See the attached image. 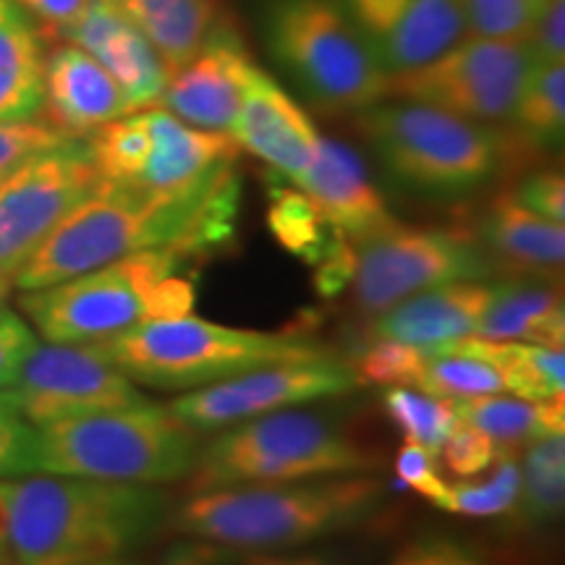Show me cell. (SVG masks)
<instances>
[{
    "label": "cell",
    "mask_w": 565,
    "mask_h": 565,
    "mask_svg": "<svg viewBox=\"0 0 565 565\" xmlns=\"http://www.w3.org/2000/svg\"><path fill=\"white\" fill-rule=\"evenodd\" d=\"M238 194L233 162L175 192L100 181L19 267L13 288L38 291L162 246L202 257L233 236Z\"/></svg>",
    "instance_id": "obj_1"
},
{
    "label": "cell",
    "mask_w": 565,
    "mask_h": 565,
    "mask_svg": "<svg viewBox=\"0 0 565 565\" xmlns=\"http://www.w3.org/2000/svg\"><path fill=\"white\" fill-rule=\"evenodd\" d=\"M13 565H89L126 557L168 524L166 492L145 484L26 475L0 479Z\"/></svg>",
    "instance_id": "obj_2"
},
{
    "label": "cell",
    "mask_w": 565,
    "mask_h": 565,
    "mask_svg": "<svg viewBox=\"0 0 565 565\" xmlns=\"http://www.w3.org/2000/svg\"><path fill=\"white\" fill-rule=\"evenodd\" d=\"M385 500L383 479L322 477L194 492L168 521L189 540L246 553H286L366 524Z\"/></svg>",
    "instance_id": "obj_3"
},
{
    "label": "cell",
    "mask_w": 565,
    "mask_h": 565,
    "mask_svg": "<svg viewBox=\"0 0 565 565\" xmlns=\"http://www.w3.org/2000/svg\"><path fill=\"white\" fill-rule=\"evenodd\" d=\"M186 254L145 249L97 270L21 291L19 309L47 343H100L134 324L192 315L194 282L183 278Z\"/></svg>",
    "instance_id": "obj_4"
},
{
    "label": "cell",
    "mask_w": 565,
    "mask_h": 565,
    "mask_svg": "<svg viewBox=\"0 0 565 565\" xmlns=\"http://www.w3.org/2000/svg\"><path fill=\"white\" fill-rule=\"evenodd\" d=\"M131 383L189 393L259 366L333 356L307 335L228 328L202 317H162L97 343Z\"/></svg>",
    "instance_id": "obj_5"
},
{
    "label": "cell",
    "mask_w": 565,
    "mask_h": 565,
    "mask_svg": "<svg viewBox=\"0 0 565 565\" xmlns=\"http://www.w3.org/2000/svg\"><path fill=\"white\" fill-rule=\"evenodd\" d=\"M200 435L152 401L34 429V475L171 484L192 475Z\"/></svg>",
    "instance_id": "obj_6"
},
{
    "label": "cell",
    "mask_w": 565,
    "mask_h": 565,
    "mask_svg": "<svg viewBox=\"0 0 565 565\" xmlns=\"http://www.w3.org/2000/svg\"><path fill=\"white\" fill-rule=\"evenodd\" d=\"M356 129L393 181L427 196L475 192L511 152L505 134L490 124L398 97L359 110Z\"/></svg>",
    "instance_id": "obj_7"
},
{
    "label": "cell",
    "mask_w": 565,
    "mask_h": 565,
    "mask_svg": "<svg viewBox=\"0 0 565 565\" xmlns=\"http://www.w3.org/2000/svg\"><path fill=\"white\" fill-rule=\"evenodd\" d=\"M372 469H377V456L343 424L324 414L282 408L221 429L196 454L189 487L204 492L366 475Z\"/></svg>",
    "instance_id": "obj_8"
},
{
    "label": "cell",
    "mask_w": 565,
    "mask_h": 565,
    "mask_svg": "<svg viewBox=\"0 0 565 565\" xmlns=\"http://www.w3.org/2000/svg\"><path fill=\"white\" fill-rule=\"evenodd\" d=\"M265 38L303 95L328 113H359L387 100L391 76L380 68L341 0H270Z\"/></svg>",
    "instance_id": "obj_9"
},
{
    "label": "cell",
    "mask_w": 565,
    "mask_h": 565,
    "mask_svg": "<svg viewBox=\"0 0 565 565\" xmlns=\"http://www.w3.org/2000/svg\"><path fill=\"white\" fill-rule=\"evenodd\" d=\"M353 299L366 315L385 312L408 296L461 280H484L494 270L477 236L437 225L398 221L351 242Z\"/></svg>",
    "instance_id": "obj_10"
},
{
    "label": "cell",
    "mask_w": 565,
    "mask_h": 565,
    "mask_svg": "<svg viewBox=\"0 0 565 565\" xmlns=\"http://www.w3.org/2000/svg\"><path fill=\"white\" fill-rule=\"evenodd\" d=\"M532 68L526 42L463 38L424 66L391 76L387 97L492 126L508 121Z\"/></svg>",
    "instance_id": "obj_11"
},
{
    "label": "cell",
    "mask_w": 565,
    "mask_h": 565,
    "mask_svg": "<svg viewBox=\"0 0 565 565\" xmlns=\"http://www.w3.org/2000/svg\"><path fill=\"white\" fill-rule=\"evenodd\" d=\"M97 183L100 175L84 139L32 154L6 173L0 179V273L13 278Z\"/></svg>",
    "instance_id": "obj_12"
},
{
    "label": "cell",
    "mask_w": 565,
    "mask_h": 565,
    "mask_svg": "<svg viewBox=\"0 0 565 565\" xmlns=\"http://www.w3.org/2000/svg\"><path fill=\"white\" fill-rule=\"evenodd\" d=\"M359 387L356 372L335 356L259 366L223 383L181 393L171 412L196 435L221 433L257 416L341 398Z\"/></svg>",
    "instance_id": "obj_13"
},
{
    "label": "cell",
    "mask_w": 565,
    "mask_h": 565,
    "mask_svg": "<svg viewBox=\"0 0 565 565\" xmlns=\"http://www.w3.org/2000/svg\"><path fill=\"white\" fill-rule=\"evenodd\" d=\"M6 391L34 429L150 401L97 343H38Z\"/></svg>",
    "instance_id": "obj_14"
},
{
    "label": "cell",
    "mask_w": 565,
    "mask_h": 565,
    "mask_svg": "<svg viewBox=\"0 0 565 565\" xmlns=\"http://www.w3.org/2000/svg\"><path fill=\"white\" fill-rule=\"evenodd\" d=\"M387 76L419 68L466 38L461 0H341Z\"/></svg>",
    "instance_id": "obj_15"
},
{
    "label": "cell",
    "mask_w": 565,
    "mask_h": 565,
    "mask_svg": "<svg viewBox=\"0 0 565 565\" xmlns=\"http://www.w3.org/2000/svg\"><path fill=\"white\" fill-rule=\"evenodd\" d=\"M257 68L236 30L223 21L200 51L168 76L158 108L196 129L231 134Z\"/></svg>",
    "instance_id": "obj_16"
},
{
    "label": "cell",
    "mask_w": 565,
    "mask_h": 565,
    "mask_svg": "<svg viewBox=\"0 0 565 565\" xmlns=\"http://www.w3.org/2000/svg\"><path fill=\"white\" fill-rule=\"evenodd\" d=\"M58 40L74 42L100 63L121 87L131 113L158 108L171 71L113 0H89L87 11Z\"/></svg>",
    "instance_id": "obj_17"
},
{
    "label": "cell",
    "mask_w": 565,
    "mask_h": 565,
    "mask_svg": "<svg viewBox=\"0 0 565 565\" xmlns=\"http://www.w3.org/2000/svg\"><path fill=\"white\" fill-rule=\"evenodd\" d=\"M231 139L238 150L265 160L275 173L296 181L317 152V134L307 110L263 68L254 71Z\"/></svg>",
    "instance_id": "obj_18"
},
{
    "label": "cell",
    "mask_w": 565,
    "mask_h": 565,
    "mask_svg": "<svg viewBox=\"0 0 565 565\" xmlns=\"http://www.w3.org/2000/svg\"><path fill=\"white\" fill-rule=\"evenodd\" d=\"M129 113L121 87L87 51L74 42H51L45 53L42 121L66 137L84 139Z\"/></svg>",
    "instance_id": "obj_19"
},
{
    "label": "cell",
    "mask_w": 565,
    "mask_h": 565,
    "mask_svg": "<svg viewBox=\"0 0 565 565\" xmlns=\"http://www.w3.org/2000/svg\"><path fill=\"white\" fill-rule=\"evenodd\" d=\"M291 183L309 196L324 223L349 242L395 221L364 160L338 139L320 137L309 168Z\"/></svg>",
    "instance_id": "obj_20"
},
{
    "label": "cell",
    "mask_w": 565,
    "mask_h": 565,
    "mask_svg": "<svg viewBox=\"0 0 565 565\" xmlns=\"http://www.w3.org/2000/svg\"><path fill=\"white\" fill-rule=\"evenodd\" d=\"M490 294L492 286L482 280L429 288L374 315L377 320H374L372 333L374 338L408 343L424 351L475 338Z\"/></svg>",
    "instance_id": "obj_21"
},
{
    "label": "cell",
    "mask_w": 565,
    "mask_h": 565,
    "mask_svg": "<svg viewBox=\"0 0 565 565\" xmlns=\"http://www.w3.org/2000/svg\"><path fill=\"white\" fill-rule=\"evenodd\" d=\"M479 244L490 254L494 270L553 275L565 263V228L500 192L479 221Z\"/></svg>",
    "instance_id": "obj_22"
},
{
    "label": "cell",
    "mask_w": 565,
    "mask_h": 565,
    "mask_svg": "<svg viewBox=\"0 0 565 565\" xmlns=\"http://www.w3.org/2000/svg\"><path fill=\"white\" fill-rule=\"evenodd\" d=\"M147 124H150L152 147L145 171L134 181L137 186L152 192H175L192 186L225 162L236 160L238 147L231 134L196 129L162 108H147Z\"/></svg>",
    "instance_id": "obj_23"
},
{
    "label": "cell",
    "mask_w": 565,
    "mask_h": 565,
    "mask_svg": "<svg viewBox=\"0 0 565 565\" xmlns=\"http://www.w3.org/2000/svg\"><path fill=\"white\" fill-rule=\"evenodd\" d=\"M47 40L19 9L0 0V124L38 121L45 92Z\"/></svg>",
    "instance_id": "obj_24"
},
{
    "label": "cell",
    "mask_w": 565,
    "mask_h": 565,
    "mask_svg": "<svg viewBox=\"0 0 565 565\" xmlns=\"http://www.w3.org/2000/svg\"><path fill=\"white\" fill-rule=\"evenodd\" d=\"M475 338L484 341H521L563 349L565 307L563 296L542 282L503 280L492 282L490 301L479 320Z\"/></svg>",
    "instance_id": "obj_25"
},
{
    "label": "cell",
    "mask_w": 565,
    "mask_h": 565,
    "mask_svg": "<svg viewBox=\"0 0 565 565\" xmlns=\"http://www.w3.org/2000/svg\"><path fill=\"white\" fill-rule=\"evenodd\" d=\"M152 42L168 71L181 68L223 24L221 0H113Z\"/></svg>",
    "instance_id": "obj_26"
},
{
    "label": "cell",
    "mask_w": 565,
    "mask_h": 565,
    "mask_svg": "<svg viewBox=\"0 0 565 565\" xmlns=\"http://www.w3.org/2000/svg\"><path fill=\"white\" fill-rule=\"evenodd\" d=\"M429 351H456L477 356L492 366L503 380L505 391L526 401H563L565 393V353L563 349L521 341H484L463 338L450 345Z\"/></svg>",
    "instance_id": "obj_27"
},
{
    "label": "cell",
    "mask_w": 565,
    "mask_h": 565,
    "mask_svg": "<svg viewBox=\"0 0 565 565\" xmlns=\"http://www.w3.org/2000/svg\"><path fill=\"white\" fill-rule=\"evenodd\" d=\"M456 414L463 424L482 429L492 437L503 456L526 450L536 440L565 433L563 401H526L519 395L494 393L479 398L456 401Z\"/></svg>",
    "instance_id": "obj_28"
},
{
    "label": "cell",
    "mask_w": 565,
    "mask_h": 565,
    "mask_svg": "<svg viewBox=\"0 0 565 565\" xmlns=\"http://www.w3.org/2000/svg\"><path fill=\"white\" fill-rule=\"evenodd\" d=\"M508 124L515 141L532 152H561L565 134V63L532 68Z\"/></svg>",
    "instance_id": "obj_29"
},
{
    "label": "cell",
    "mask_w": 565,
    "mask_h": 565,
    "mask_svg": "<svg viewBox=\"0 0 565 565\" xmlns=\"http://www.w3.org/2000/svg\"><path fill=\"white\" fill-rule=\"evenodd\" d=\"M519 466L521 490L511 513L526 529L553 526L565 503V433L529 445Z\"/></svg>",
    "instance_id": "obj_30"
},
{
    "label": "cell",
    "mask_w": 565,
    "mask_h": 565,
    "mask_svg": "<svg viewBox=\"0 0 565 565\" xmlns=\"http://www.w3.org/2000/svg\"><path fill=\"white\" fill-rule=\"evenodd\" d=\"M267 225H270L273 236L278 238L282 249L307 259L309 265H320L330 249L343 238L324 223V217L309 202V196L296 186L273 189Z\"/></svg>",
    "instance_id": "obj_31"
},
{
    "label": "cell",
    "mask_w": 565,
    "mask_h": 565,
    "mask_svg": "<svg viewBox=\"0 0 565 565\" xmlns=\"http://www.w3.org/2000/svg\"><path fill=\"white\" fill-rule=\"evenodd\" d=\"M87 141L89 158L95 162V171L100 181L134 183L145 171V162L150 158V124H147V110L129 113V116L116 118V121L100 126L84 137Z\"/></svg>",
    "instance_id": "obj_32"
},
{
    "label": "cell",
    "mask_w": 565,
    "mask_h": 565,
    "mask_svg": "<svg viewBox=\"0 0 565 565\" xmlns=\"http://www.w3.org/2000/svg\"><path fill=\"white\" fill-rule=\"evenodd\" d=\"M383 412L406 443L422 445L433 456H440L445 440L461 424L454 401L435 398L414 387H387L383 395Z\"/></svg>",
    "instance_id": "obj_33"
},
{
    "label": "cell",
    "mask_w": 565,
    "mask_h": 565,
    "mask_svg": "<svg viewBox=\"0 0 565 565\" xmlns=\"http://www.w3.org/2000/svg\"><path fill=\"white\" fill-rule=\"evenodd\" d=\"M412 387L419 393L435 395V398L454 401V404L466 398H479V395L505 393L503 380L490 364L456 351H424Z\"/></svg>",
    "instance_id": "obj_34"
},
{
    "label": "cell",
    "mask_w": 565,
    "mask_h": 565,
    "mask_svg": "<svg viewBox=\"0 0 565 565\" xmlns=\"http://www.w3.org/2000/svg\"><path fill=\"white\" fill-rule=\"evenodd\" d=\"M521 490V466L511 456H500L482 482H456L445 487L437 508L448 513L471 515V519H492V515H508L513 511Z\"/></svg>",
    "instance_id": "obj_35"
},
{
    "label": "cell",
    "mask_w": 565,
    "mask_h": 565,
    "mask_svg": "<svg viewBox=\"0 0 565 565\" xmlns=\"http://www.w3.org/2000/svg\"><path fill=\"white\" fill-rule=\"evenodd\" d=\"M466 38L526 42L534 24L529 0H461Z\"/></svg>",
    "instance_id": "obj_36"
},
{
    "label": "cell",
    "mask_w": 565,
    "mask_h": 565,
    "mask_svg": "<svg viewBox=\"0 0 565 565\" xmlns=\"http://www.w3.org/2000/svg\"><path fill=\"white\" fill-rule=\"evenodd\" d=\"M424 359V349L416 345L374 338L366 349L359 353L351 370L356 372L359 383L383 385V387H412L416 372Z\"/></svg>",
    "instance_id": "obj_37"
},
{
    "label": "cell",
    "mask_w": 565,
    "mask_h": 565,
    "mask_svg": "<svg viewBox=\"0 0 565 565\" xmlns=\"http://www.w3.org/2000/svg\"><path fill=\"white\" fill-rule=\"evenodd\" d=\"M34 475V427L0 391V479Z\"/></svg>",
    "instance_id": "obj_38"
},
{
    "label": "cell",
    "mask_w": 565,
    "mask_h": 565,
    "mask_svg": "<svg viewBox=\"0 0 565 565\" xmlns=\"http://www.w3.org/2000/svg\"><path fill=\"white\" fill-rule=\"evenodd\" d=\"M503 456L498 450V445L492 443L490 435H484L482 429L471 427V424H458L454 435L448 437L443 445L440 456L445 469L454 471L461 479H475L484 471L492 469V463Z\"/></svg>",
    "instance_id": "obj_39"
},
{
    "label": "cell",
    "mask_w": 565,
    "mask_h": 565,
    "mask_svg": "<svg viewBox=\"0 0 565 565\" xmlns=\"http://www.w3.org/2000/svg\"><path fill=\"white\" fill-rule=\"evenodd\" d=\"M74 137L53 129L42 118L38 121H19V124H0V179L11 173L13 168L21 166L32 154L58 147L63 141Z\"/></svg>",
    "instance_id": "obj_40"
},
{
    "label": "cell",
    "mask_w": 565,
    "mask_h": 565,
    "mask_svg": "<svg viewBox=\"0 0 565 565\" xmlns=\"http://www.w3.org/2000/svg\"><path fill=\"white\" fill-rule=\"evenodd\" d=\"M391 565H494L492 561L466 545L461 540L445 534H424L398 550Z\"/></svg>",
    "instance_id": "obj_41"
},
{
    "label": "cell",
    "mask_w": 565,
    "mask_h": 565,
    "mask_svg": "<svg viewBox=\"0 0 565 565\" xmlns=\"http://www.w3.org/2000/svg\"><path fill=\"white\" fill-rule=\"evenodd\" d=\"M38 343L40 338L24 317L11 312L9 307L0 309V391L17 383L21 366L32 356Z\"/></svg>",
    "instance_id": "obj_42"
},
{
    "label": "cell",
    "mask_w": 565,
    "mask_h": 565,
    "mask_svg": "<svg viewBox=\"0 0 565 565\" xmlns=\"http://www.w3.org/2000/svg\"><path fill=\"white\" fill-rule=\"evenodd\" d=\"M515 202L524 204L526 210L547 221L565 225V179L563 171L555 168H542V171L529 173L511 189Z\"/></svg>",
    "instance_id": "obj_43"
},
{
    "label": "cell",
    "mask_w": 565,
    "mask_h": 565,
    "mask_svg": "<svg viewBox=\"0 0 565 565\" xmlns=\"http://www.w3.org/2000/svg\"><path fill=\"white\" fill-rule=\"evenodd\" d=\"M529 53H532V66H550V63H563L565 58V0H547L536 11L532 32H529Z\"/></svg>",
    "instance_id": "obj_44"
},
{
    "label": "cell",
    "mask_w": 565,
    "mask_h": 565,
    "mask_svg": "<svg viewBox=\"0 0 565 565\" xmlns=\"http://www.w3.org/2000/svg\"><path fill=\"white\" fill-rule=\"evenodd\" d=\"M171 565H202L200 545L175 553ZM223 565H349L338 553H246V550L225 547Z\"/></svg>",
    "instance_id": "obj_45"
},
{
    "label": "cell",
    "mask_w": 565,
    "mask_h": 565,
    "mask_svg": "<svg viewBox=\"0 0 565 565\" xmlns=\"http://www.w3.org/2000/svg\"><path fill=\"white\" fill-rule=\"evenodd\" d=\"M393 469L401 482L419 492L422 498L433 500V503L440 498L445 487H448V482H445L440 475V469H437V456L424 450L422 445L404 443V448L395 456Z\"/></svg>",
    "instance_id": "obj_46"
},
{
    "label": "cell",
    "mask_w": 565,
    "mask_h": 565,
    "mask_svg": "<svg viewBox=\"0 0 565 565\" xmlns=\"http://www.w3.org/2000/svg\"><path fill=\"white\" fill-rule=\"evenodd\" d=\"M17 6L40 26L47 42H55L74 21H79L89 0H17Z\"/></svg>",
    "instance_id": "obj_47"
},
{
    "label": "cell",
    "mask_w": 565,
    "mask_h": 565,
    "mask_svg": "<svg viewBox=\"0 0 565 565\" xmlns=\"http://www.w3.org/2000/svg\"><path fill=\"white\" fill-rule=\"evenodd\" d=\"M11 291H13V278H11V275L0 273V309H6Z\"/></svg>",
    "instance_id": "obj_48"
},
{
    "label": "cell",
    "mask_w": 565,
    "mask_h": 565,
    "mask_svg": "<svg viewBox=\"0 0 565 565\" xmlns=\"http://www.w3.org/2000/svg\"><path fill=\"white\" fill-rule=\"evenodd\" d=\"M6 553V503H3V490H0V555Z\"/></svg>",
    "instance_id": "obj_49"
},
{
    "label": "cell",
    "mask_w": 565,
    "mask_h": 565,
    "mask_svg": "<svg viewBox=\"0 0 565 565\" xmlns=\"http://www.w3.org/2000/svg\"><path fill=\"white\" fill-rule=\"evenodd\" d=\"M89 565H141V563L129 561V557H113V561H100V563H89Z\"/></svg>",
    "instance_id": "obj_50"
},
{
    "label": "cell",
    "mask_w": 565,
    "mask_h": 565,
    "mask_svg": "<svg viewBox=\"0 0 565 565\" xmlns=\"http://www.w3.org/2000/svg\"><path fill=\"white\" fill-rule=\"evenodd\" d=\"M529 3H532V6H534V17H536V11H540V9H542V6H545V3H547V0H529Z\"/></svg>",
    "instance_id": "obj_51"
}]
</instances>
